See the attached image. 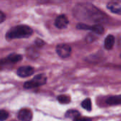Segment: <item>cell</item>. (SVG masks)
<instances>
[{
  "instance_id": "14",
  "label": "cell",
  "mask_w": 121,
  "mask_h": 121,
  "mask_svg": "<svg viewBox=\"0 0 121 121\" xmlns=\"http://www.w3.org/2000/svg\"><path fill=\"white\" fill-rule=\"evenodd\" d=\"M57 100L62 104H67L71 101V98L66 95H60L57 97Z\"/></svg>"
},
{
  "instance_id": "10",
  "label": "cell",
  "mask_w": 121,
  "mask_h": 121,
  "mask_svg": "<svg viewBox=\"0 0 121 121\" xmlns=\"http://www.w3.org/2000/svg\"><path fill=\"white\" fill-rule=\"evenodd\" d=\"M106 103L110 105H121V95L109 97L106 100Z\"/></svg>"
},
{
  "instance_id": "3",
  "label": "cell",
  "mask_w": 121,
  "mask_h": 121,
  "mask_svg": "<svg viewBox=\"0 0 121 121\" xmlns=\"http://www.w3.org/2000/svg\"><path fill=\"white\" fill-rule=\"evenodd\" d=\"M47 81V78L43 74H39L34 77V78L29 81H27L24 83V87L26 89H31L34 88H36L46 84Z\"/></svg>"
},
{
  "instance_id": "15",
  "label": "cell",
  "mask_w": 121,
  "mask_h": 121,
  "mask_svg": "<svg viewBox=\"0 0 121 121\" xmlns=\"http://www.w3.org/2000/svg\"><path fill=\"white\" fill-rule=\"evenodd\" d=\"M82 107L86 109V110L90 111L91 110V100L90 98H86V100H84L82 103H81Z\"/></svg>"
},
{
  "instance_id": "9",
  "label": "cell",
  "mask_w": 121,
  "mask_h": 121,
  "mask_svg": "<svg viewBox=\"0 0 121 121\" xmlns=\"http://www.w3.org/2000/svg\"><path fill=\"white\" fill-rule=\"evenodd\" d=\"M22 59V56L19 54H11L6 59L0 60V64L4 63H17Z\"/></svg>"
},
{
  "instance_id": "11",
  "label": "cell",
  "mask_w": 121,
  "mask_h": 121,
  "mask_svg": "<svg viewBox=\"0 0 121 121\" xmlns=\"http://www.w3.org/2000/svg\"><path fill=\"white\" fill-rule=\"evenodd\" d=\"M108 9L114 14H121V6L117 3H110L107 6Z\"/></svg>"
},
{
  "instance_id": "6",
  "label": "cell",
  "mask_w": 121,
  "mask_h": 121,
  "mask_svg": "<svg viewBox=\"0 0 121 121\" xmlns=\"http://www.w3.org/2000/svg\"><path fill=\"white\" fill-rule=\"evenodd\" d=\"M69 19L66 17V15L61 14L58 16L55 21V26L60 29H65L67 27L68 24H69Z\"/></svg>"
},
{
  "instance_id": "2",
  "label": "cell",
  "mask_w": 121,
  "mask_h": 121,
  "mask_svg": "<svg viewBox=\"0 0 121 121\" xmlns=\"http://www.w3.org/2000/svg\"><path fill=\"white\" fill-rule=\"evenodd\" d=\"M33 34V30L31 27L26 25H19L12 27L6 34L7 40L17 39H24L31 36Z\"/></svg>"
},
{
  "instance_id": "17",
  "label": "cell",
  "mask_w": 121,
  "mask_h": 121,
  "mask_svg": "<svg viewBox=\"0 0 121 121\" xmlns=\"http://www.w3.org/2000/svg\"><path fill=\"white\" fill-rule=\"evenodd\" d=\"M73 121H92V120L89 117H81V115L78 116V117L75 118L73 120Z\"/></svg>"
},
{
  "instance_id": "13",
  "label": "cell",
  "mask_w": 121,
  "mask_h": 121,
  "mask_svg": "<svg viewBox=\"0 0 121 121\" xmlns=\"http://www.w3.org/2000/svg\"><path fill=\"white\" fill-rule=\"evenodd\" d=\"M80 115H81V114L79 113V112L77 111V110H70L67 111L66 113V117L73 118V120L75 118L78 117Z\"/></svg>"
},
{
  "instance_id": "1",
  "label": "cell",
  "mask_w": 121,
  "mask_h": 121,
  "mask_svg": "<svg viewBox=\"0 0 121 121\" xmlns=\"http://www.w3.org/2000/svg\"><path fill=\"white\" fill-rule=\"evenodd\" d=\"M73 15L78 19L87 21L95 24L107 22L108 18L106 14L91 4H78L73 10Z\"/></svg>"
},
{
  "instance_id": "12",
  "label": "cell",
  "mask_w": 121,
  "mask_h": 121,
  "mask_svg": "<svg viewBox=\"0 0 121 121\" xmlns=\"http://www.w3.org/2000/svg\"><path fill=\"white\" fill-rule=\"evenodd\" d=\"M114 43H115V37L112 35H108L105 39V42H104L105 48L108 50H110L113 47Z\"/></svg>"
},
{
  "instance_id": "5",
  "label": "cell",
  "mask_w": 121,
  "mask_h": 121,
  "mask_svg": "<svg viewBox=\"0 0 121 121\" xmlns=\"http://www.w3.org/2000/svg\"><path fill=\"white\" fill-rule=\"evenodd\" d=\"M57 54L63 58H66L71 55V48L69 45L66 43H60L56 46Z\"/></svg>"
},
{
  "instance_id": "16",
  "label": "cell",
  "mask_w": 121,
  "mask_h": 121,
  "mask_svg": "<svg viewBox=\"0 0 121 121\" xmlns=\"http://www.w3.org/2000/svg\"><path fill=\"white\" fill-rule=\"evenodd\" d=\"M9 117V113L4 110H0V121H4Z\"/></svg>"
},
{
  "instance_id": "8",
  "label": "cell",
  "mask_w": 121,
  "mask_h": 121,
  "mask_svg": "<svg viewBox=\"0 0 121 121\" xmlns=\"http://www.w3.org/2000/svg\"><path fill=\"white\" fill-rule=\"evenodd\" d=\"M34 73V69L31 66H22L17 70V75L22 78L31 76Z\"/></svg>"
},
{
  "instance_id": "7",
  "label": "cell",
  "mask_w": 121,
  "mask_h": 121,
  "mask_svg": "<svg viewBox=\"0 0 121 121\" xmlns=\"http://www.w3.org/2000/svg\"><path fill=\"white\" fill-rule=\"evenodd\" d=\"M33 117L32 112L27 108H23L18 113V118L21 121H31Z\"/></svg>"
},
{
  "instance_id": "20",
  "label": "cell",
  "mask_w": 121,
  "mask_h": 121,
  "mask_svg": "<svg viewBox=\"0 0 121 121\" xmlns=\"http://www.w3.org/2000/svg\"><path fill=\"white\" fill-rule=\"evenodd\" d=\"M120 57H121V55H120Z\"/></svg>"
},
{
  "instance_id": "19",
  "label": "cell",
  "mask_w": 121,
  "mask_h": 121,
  "mask_svg": "<svg viewBox=\"0 0 121 121\" xmlns=\"http://www.w3.org/2000/svg\"><path fill=\"white\" fill-rule=\"evenodd\" d=\"M5 19H6L5 14L2 11H0V24L4 22L5 21Z\"/></svg>"
},
{
  "instance_id": "18",
  "label": "cell",
  "mask_w": 121,
  "mask_h": 121,
  "mask_svg": "<svg viewBox=\"0 0 121 121\" xmlns=\"http://www.w3.org/2000/svg\"><path fill=\"white\" fill-rule=\"evenodd\" d=\"M35 43H36V45L37 46L41 47V46H43L45 44V42H44L43 40H41V39H37L35 41Z\"/></svg>"
},
{
  "instance_id": "4",
  "label": "cell",
  "mask_w": 121,
  "mask_h": 121,
  "mask_svg": "<svg viewBox=\"0 0 121 121\" xmlns=\"http://www.w3.org/2000/svg\"><path fill=\"white\" fill-rule=\"evenodd\" d=\"M76 28L78 29H81V30H90V31H93L95 34H102L104 31V28L100 24L90 26V25H88L86 24L79 23L77 24Z\"/></svg>"
}]
</instances>
